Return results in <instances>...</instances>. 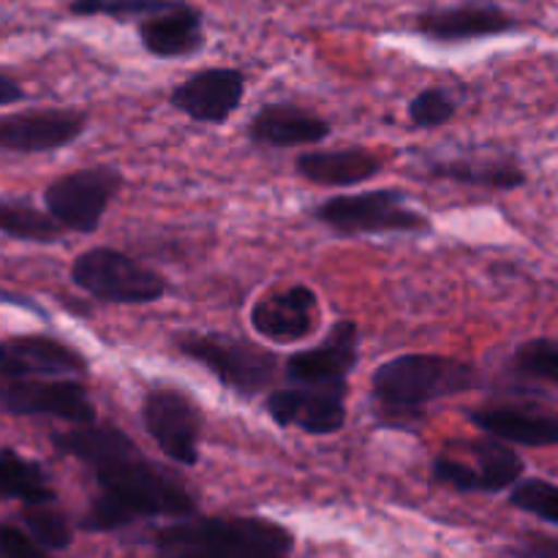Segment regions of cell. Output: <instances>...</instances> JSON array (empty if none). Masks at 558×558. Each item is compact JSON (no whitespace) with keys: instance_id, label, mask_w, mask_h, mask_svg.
Returning <instances> with one entry per match:
<instances>
[{"instance_id":"obj_1","label":"cell","mask_w":558,"mask_h":558,"mask_svg":"<svg viewBox=\"0 0 558 558\" xmlns=\"http://www.w3.org/2000/svg\"><path fill=\"white\" fill-rule=\"evenodd\" d=\"M52 445L65 456L93 469L101 494L90 505L82 526L87 532H112L136 518L194 512V499L178 480L167 477L158 466L145 461L140 447L112 423L74 425V430L52 436Z\"/></svg>"},{"instance_id":"obj_2","label":"cell","mask_w":558,"mask_h":558,"mask_svg":"<svg viewBox=\"0 0 558 558\" xmlns=\"http://www.w3.org/2000/svg\"><path fill=\"white\" fill-rule=\"evenodd\" d=\"M474 385L477 371L472 363L441 354H401L374 371L371 396L387 423L412 425L428 403L474 390Z\"/></svg>"},{"instance_id":"obj_3","label":"cell","mask_w":558,"mask_h":558,"mask_svg":"<svg viewBox=\"0 0 558 558\" xmlns=\"http://www.w3.org/2000/svg\"><path fill=\"white\" fill-rule=\"evenodd\" d=\"M161 558H287L292 534L262 518H202L158 534Z\"/></svg>"},{"instance_id":"obj_4","label":"cell","mask_w":558,"mask_h":558,"mask_svg":"<svg viewBox=\"0 0 558 558\" xmlns=\"http://www.w3.org/2000/svg\"><path fill=\"white\" fill-rule=\"evenodd\" d=\"M174 349L210 371L227 390L254 398L272 387L278 376V357L262 343L229 332H178Z\"/></svg>"},{"instance_id":"obj_5","label":"cell","mask_w":558,"mask_h":558,"mask_svg":"<svg viewBox=\"0 0 558 558\" xmlns=\"http://www.w3.org/2000/svg\"><path fill=\"white\" fill-rule=\"evenodd\" d=\"M314 218L341 238L390 232H428L430 221L407 202L401 189L330 196L314 207Z\"/></svg>"},{"instance_id":"obj_6","label":"cell","mask_w":558,"mask_h":558,"mask_svg":"<svg viewBox=\"0 0 558 558\" xmlns=\"http://www.w3.org/2000/svg\"><path fill=\"white\" fill-rule=\"evenodd\" d=\"M71 281L90 298L112 305H147L167 294V281L156 270L107 245L82 251L71 265Z\"/></svg>"},{"instance_id":"obj_7","label":"cell","mask_w":558,"mask_h":558,"mask_svg":"<svg viewBox=\"0 0 558 558\" xmlns=\"http://www.w3.org/2000/svg\"><path fill=\"white\" fill-rule=\"evenodd\" d=\"M120 189H123L120 169L107 167V163L82 167L49 183L44 191V205L65 232L93 234L101 227Z\"/></svg>"},{"instance_id":"obj_8","label":"cell","mask_w":558,"mask_h":558,"mask_svg":"<svg viewBox=\"0 0 558 558\" xmlns=\"http://www.w3.org/2000/svg\"><path fill=\"white\" fill-rule=\"evenodd\" d=\"M142 423L161 452L180 466L199 463L202 409L183 390L169 385L150 387L142 398Z\"/></svg>"},{"instance_id":"obj_9","label":"cell","mask_w":558,"mask_h":558,"mask_svg":"<svg viewBox=\"0 0 558 558\" xmlns=\"http://www.w3.org/2000/svg\"><path fill=\"white\" fill-rule=\"evenodd\" d=\"M265 409L281 428L332 436L347 425V385L278 387L267 396Z\"/></svg>"},{"instance_id":"obj_10","label":"cell","mask_w":558,"mask_h":558,"mask_svg":"<svg viewBox=\"0 0 558 558\" xmlns=\"http://www.w3.org/2000/svg\"><path fill=\"white\" fill-rule=\"evenodd\" d=\"M0 412L44 414L71 425L96 423V407L85 387L74 379H3Z\"/></svg>"},{"instance_id":"obj_11","label":"cell","mask_w":558,"mask_h":558,"mask_svg":"<svg viewBox=\"0 0 558 558\" xmlns=\"http://www.w3.org/2000/svg\"><path fill=\"white\" fill-rule=\"evenodd\" d=\"M87 131V114L76 109H27L0 114V150L54 153Z\"/></svg>"},{"instance_id":"obj_12","label":"cell","mask_w":558,"mask_h":558,"mask_svg":"<svg viewBox=\"0 0 558 558\" xmlns=\"http://www.w3.org/2000/svg\"><path fill=\"white\" fill-rule=\"evenodd\" d=\"M245 98V74L238 69H202L169 93V104L194 123L221 125Z\"/></svg>"},{"instance_id":"obj_13","label":"cell","mask_w":558,"mask_h":558,"mask_svg":"<svg viewBox=\"0 0 558 558\" xmlns=\"http://www.w3.org/2000/svg\"><path fill=\"white\" fill-rule=\"evenodd\" d=\"M360 360V330L352 319H338L325 341L287 360L289 385H347Z\"/></svg>"},{"instance_id":"obj_14","label":"cell","mask_w":558,"mask_h":558,"mask_svg":"<svg viewBox=\"0 0 558 558\" xmlns=\"http://www.w3.org/2000/svg\"><path fill=\"white\" fill-rule=\"evenodd\" d=\"M82 374H87V360L58 338L16 336L0 341V379H71Z\"/></svg>"},{"instance_id":"obj_15","label":"cell","mask_w":558,"mask_h":558,"mask_svg":"<svg viewBox=\"0 0 558 558\" xmlns=\"http://www.w3.org/2000/svg\"><path fill=\"white\" fill-rule=\"evenodd\" d=\"M319 325V294L305 283L265 294L251 308V327L256 336L272 343H298Z\"/></svg>"},{"instance_id":"obj_16","label":"cell","mask_w":558,"mask_h":558,"mask_svg":"<svg viewBox=\"0 0 558 558\" xmlns=\"http://www.w3.org/2000/svg\"><path fill=\"white\" fill-rule=\"evenodd\" d=\"M515 16L490 3H461L417 14L414 31L436 44H463L515 31Z\"/></svg>"},{"instance_id":"obj_17","label":"cell","mask_w":558,"mask_h":558,"mask_svg":"<svg viewBox=\"0 0 558 558\" xmlns=\"http://www.w3.org/2000/svg\"><path fill=\"white\" fill-rule=\"evenodd\" d=\"M330 123L298 104H265L248 120V140L265 147L319 145L330 136Z\"/></svg>"},{"instance_id":"obj_18","label":"cell","mask_w":558,"mask_h":558,"mask_svg":"<svg viewBox=\"0 0 558 558\" xmlns=\"http://www.w3.org/2000/svg\"><path fill=\"white\" fill-rule=\"evenodd\" d=\"M140 41L153 58H191L205 47L202 11L172 3L140 22Z\"/></svg>"},{"instance_id":"obj_19","label":"cell","mask_w":558,"mask_h":558,"mask_svg":"<svg viewBox=\"0 0 558 558\" xmlns=\"http://www.w3.org/2000/svg\"><path fill=\"white\" fill-rule=\"evenodd\" d=\"M480 430L521 447H556L558 414L529 407H483L469 414Z\"/></svg>"},{"instance_id":"obj_20","label":"cell","mask_w":558,"mask_h":558,"mask_svg":"<svg viewBox=\"0 0 558 558\" xmlns=\"http://www.w3.org/2000/svg\"><path fill=\"white\" fill-rule=\"evenodd\" d=\"M425 172L436 180H450V183L474 185V189L488 191H512L526 183V172L521 163L510 156H447L428 158Z\"/></svg>"},{"instance_id":"obj_21","label":"cell","mask_w":558,"mask_h":558,"mask_svg":"<svg viewBox=\"0 0 558 558\" xmlns=\"http://www.w3.org/2000/svg\"><path fill=\"white\" fill-rule=\"evenodd\" d=\"M381 158L365 147H343V150H311L298 158V172L308 183L325 189H352L368 183L381 172Z\"/></svg>"},{"instance_id":"obj_22","label":"cell","mask_w":558,"mask_h":558,"mask_svg":"<svg viewBox=\"0 0 558 558\" xmlns=\"http://www.w3.org/2000/svg\"><path fill=\"white\" fill-rule=\"evenodd\" d=\"M472 456L480 480V494H499V490L515 488L523 477V458L512 450L507 441L488 436V439L472 441Z\"/></svg>"},{"instance_id":"obj_23","label":"cell","mask_w":558,"mask_h":558,"mask_svg":"<svg viewBox=\"0 0 558 558\" xmlns=\"http://www.w3.org/2000/svg\"><path fill=\"white\" fill-rule=\"evenodd\" d=\"M0 499L52 505L54 490L36 461H27L14 450H0Z\"/></svg>"},{"instance_id":"obj_24","label":"cell","mask_w":558,"mask_h":558,"mask_svg":"<svg viewBox=\"0 0 558 558\" xmlns=\"http://www.w3.org/2000/svg\"><path fill=\"white\" fill-rule=\"evenodd\" d=\"M65 229L27 202H0V234L25 243H58Z\"/></svg>"},{"instance_id":"obj_25","label":"cell","mask_w":558,"mask_h":558,"mask_svg":"<svg viewBox=\"0 0 558 558\" xmlns=\"http://www.w3.org/2000/svg\"><path fill=\"white\" fill-rule=\"evenodd\" d=\"M409 123L412 129H439V125L450 123L458 112V101L450 90L445 87H425L423 93L409 101Z\"/></svg>"},{"instance_id":"obj_26","label":"cell","mask_w":558,"mask_h":558,"mask_svg":"<svg viewBox=\"0 0 558 558\" xmlns=\"http://www.w3.org/2000/svg\"><path fill=\"white\" fill-rule=\"evenodd\" d=\"M169 0H74L69 5L76 16H112V20H136L169 9Z\"/></svg>"},{"instance_id":"obj_27","label":"cell","mask_w":558,"mask_h":558,"mask_svg":"<svg viewBox=\"0 0 558 558\" xmlns=\"http://www.w3.org/2000/svg\"><path fill=\"white\" fill-rule=\"evenodd\" d=\"M512 365L532 379L558 385V341H548V338L526 341L515 349Z\"/></svg>"},{"instance_id":"obj_28","label":"cell","mask_w":558,"mask_h":558,"mask_svg":"<svg viewBox=\"0 0 558 558\" xmlns=\"http://www.w3.org/2000/svg\"><path fill=\"white\" fill-rule=\"evenodd\" d=\"M25 526L31 529L33 539H36L38 545H44V548L63 550L71 545L69 521L49 505H27Z\"/></svg>"},{"instance_id":"obj_29","label":"cell","mask_w":558,"mask_h":558,"mask_svg":"<svg viewBox=\"0 0 558 558\" xmlns=\"http://www.w3.org/2000/svg\"><path fill=\"white\" fill-rule=\"evenodd\" d=\"M512 507L537 515L548 523H558V488L545 480H521L512 488Z\"/></svg>"},{"instance_id":"obj_30","label":"cell","mask_w":558,"mask_h":558,"mask_svg":"<svg viewBox=\"0 0 558 558\" xmlns=\"http://www.w3.org/2000/svg\"><path fill=\"white\" fill-rule=\"evenodd\" d=\"M434 480L436 483H445L450 488L461 490V494H474L480 490L477 469L472 463H463L461 458L452 456H439L434 461Z\"/></svg>"},{"instance_id":"obj_31","label":"cell","mask_w":558,"mask_h":558,"mask_svg":"<svg viewBox=\"0 0 558 558\" xmlns=\"http://www.w3.org/2000/svg\"><path fill=\"white\" fill-rule=\"evenodd\" d=\"M41 548L44 545L22 534L20 529L0 523V558H49Z\"/></svg>"},{"instance_id":"obj_32","label":"cell","mask_w":558,"mask_h":558,"mask_svg":"<svg viewBox=\"0 0 558 558\" xmlns=\"http://www.w3.org/2000/svg\"><path fill=\"white\" fill-rule=\"evenodd\" d=\"M25 98V90L20 87V82L9 80V76H0V107L5 104H16Z\"/></svg>"},{"instance_id":"obj_33","label":"cell","mask_w":558,"mask_h":558,"mask_svg":"<svg viewBox=\"0 0 558 558\" xmlns=\"http://www.w3.org/2000/svg\"><path fill=\"white\" fill-rule=\"evenodd\" d=\"M521 558H558V543H537L526 548Z\"/></svg>"},{"instance_id":"obj_34","label":"cell","mask_w":558,"mask_h":558,"mask_svg":"<svg viewBox=\"0 0 558 558\" xmlns=\"http://www.w3.org/2000/svg\"><path fill=\"white\" fill-rule=\"evenodd\" d=\"M0 303H9V305H20V308H31V311H41V308H38V305H36V303H31V300L20 298V294H11V292H3V289H0Z\"/></svg>"}]
</instances>
